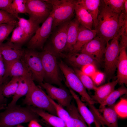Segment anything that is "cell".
I'll return each instance as SVG.
<instances>
[{
  "instance_id": "46",
  "label": "cell",
  "mask_w": 127,
  "mask_h": 127,
  "mask_svg": "<svg viewBox=\"0 0 127 127\" xmlns=\"http://www.w3.org/2000/svg\"><path fill=\"white\" fill-rule=\"evenodd\" d=\"M4 81H1V80H0V84L1 83L4 82Z\"/></svg>"
},
{
  "instance_id": "2",
  "label": "cell",
  "mask_w": 127,
  "mask_h": 127,
  "mask_svg": "<svg viewBox=\"0 0 127 127\" xmlns=\"http://www.w3.org/2000/svg\"><path fill=\"white\" fill-rule=\"evenodd\" d=\"M38 116L29 106L23 107L16 104L6 106L0 112V127H12L33 119L38 121Z\"/></svg>"
},
{
  "instance_id": "44",
  "label": "cell",
  "mask_w": 127,
  "mask_h": 127,
  "mask_svg": "<svg viewBox=\"0 0 127 127\" xmlns=\"http://www.w3.org/2000/svg\"><path fill=\"white\" fill-rule=\"evenodd\" d=\"M16 127H24L22 125H17V126Z\"/></svg>"
},
{
  "instance_id": "45",
  "label": "cell",
  "mask_w": 127,
  "mask_h": 127,
  "mask_svg": "<svg viewBox=\"0 0 127 127\" xmlns=\"http://www.w3.org/2000/svg\"><path fill=\"white\" fill-rule=\"evenodd\" d=\"M3 59L2 56L1 55L0 53V60Z\"/></svg>"
},
{
  "instance_id": "42",
  "label": "cell",
  "mask_w": 127,
  "mask_h": 127,
  "mask_svg": "<svg viewBox=\"0 0 127 127\" xmlns=\"http://www.w3.org/2000/svg\"><path fill=\"white\" fill-rule=\"evenodd\" d=\"M28 127H43L36 120L33 119L29 122Z\"/></svg>"
},
{
  "instance_id": "38",
  "label": "cell",
  "mask_w": 127,
  "mask_h": 127,
  "mask_svg": "<svg viewBox=\"0 0 127 127\" xmlns=\"http://www.w3.org/2000/svg\"><path fill=\"white\" fill-rule=\"evenodd\" d=\"M91 77L95 85L98 86L103 81L104 75L103 73L97 71Z\"/></svg>"
},
{
  "instance_id": "26",
  "label": "cell",
  "mask_w": 127,
  "mask_h": 127,
  "mask_svg": "<svg viewBox=\"0 0 127 127\" xmlns=\"http://www.w3.org/2000/svg\"><path fill=\"white\" fill-rule=\"evenodd\" d=\"M101 110L103 112L102 116L104 125L108 127H119L118 116L114 109L105 107Z\"/></svg>"
},
{
  "instance_id": "27",
  "label": "cell",
  "mask_w": 127,
  "mask_h": 127,
  "mask_svg": "<svg viewBox=\"0 0 127 127\" xmlns=\"http://www.w3.org/2000/svg\"><path fill=\"white\" fill-rule=\"evenodd\" d=\"M127 93V88L124 85H122L121 86L114 90L109 95L104 102L100 105L99 108L101 109L106 106L112 105L119 97Z\"/></svg>"
},
{
  "instance_id": "18",
  "label": "cell",
  "mask_w": 127,
  "mask_h": 127,
  "mask_svg": "<svg viewBox=\"0 0 127 127\" xmlns=\"http://www.w3.org/2000/svg\"><path fill=\"white\" fill-rule=\"evenodd\" d=\"M126 47H120V51L117 63V79L120 85L127 84V54Z\"/></svg>"
},
{
  "instance_id": "13",
  "label": "cell",
  "mask_w": 127,
  "mask_h": 127,
  "mask_svg": "<svg viewBox=\"0 0 127 127\" xmlns=\"http://www.w3.org/2000/svg\"><path fill=\"white\" fill-rule=\"evenodd\" d=\"M40 84L45 90L50 98L57 101L63 107H66L71 104L73 98L70 91L62 87H55L48 83H43Z\"/></svg>"
},
{
  "instance_id": "10",
  "label": "cell",
  "mask_w": 127,
  "mask_h": 127,
  "mask_svg": "<svg viewBox=\"0 0 127 127\" xmlns=\"http://www.w3.org/2000/svg\"><path fill=\"white\" fill-rule=\"evenodd\" d=\"M111 40L107 45L104 54V71L109 77L113 75L117 68L120 48L118 37H116Z\"/></svg>"
},
{
  "instance_id": "4",
  "label": "cell",
  "mask_w": 127,
  "mask_h": 127,
  "mask_svg": "<svg viewBox=\"0 0 127 127\" xmlns=\"http://www.w3.org/2000/svg\"><path fill=\"white\" fill-rule=\"evenodd\" d=\"M46 78L50 82L59 86L61 85L62 80L60 75L56 57L57 55L51 46L48 45L39 52Z\"/></svg>"
},
{
  "instance_id": "30",
  "label": "cell",
  "mask_w": 127,
  "mask_h": 127,
  "mask_svg": "<svg viewBox=\"0 0 127 127\" xmlns=\"http://www.w3.org/2000/svg\"><path fill=\"white\" fill-rule=\"evenodd\" d=\"M26 0H13L10 8L13 16L17 19L20 13H27Z\"/></svg>"
},
{
  "instance_id": "33",
  "label": "cell",
  "mask_w": 127,
  "mask_h": 127,
  "mask_svg": "<svg viewBox=\"0 0 127 127\" xmlns=\"http://www.w3.org/2000/svg\"><path fill=\"white\" fill-rule=\"evenodd\" d=\"M114 109L118 117L121 118H126L127 117V100L122 98L115 106Z\"/></svg>"
},
{
  "instance_id": "22",
  "label": "cell",
  "mask_w": 127,
  "mask_h": 127,
  "mask_svg": "<svg viewBox=\"0 0 127 127\" xmlns=\"http://www.w3.org/2000/svg\"><path fill=\"white\" fill-rule=\"evenodd\" d=\"M75 11L76 18L80 25L90 30H92L93 25L92 18L86 9L77 2L75 6Z\"/></svg>"
},
{
  "instance_id": "6",
  "label": "cell",
  "mask_w": 127,
  "mask_h": 127,
  "mask_svg": "<svg viewBox=\"0 0 127 127\" xmlns=\"http://www.w3.org/2000/svg\"><path fill=\"white\" fill-rule=\"evenodd\" d=\"M58 65L64 76L67 85L69 88L78 93L90 108L93 107L94 106V104L96 103L87 93L74 70L62 61L60 62Z\"/></svg>"
},
{
  "instance_id": "19",
  "label": "cell",
  "mask_w": 127,
  "mask_h": 127,
  "mask_svg": "<svg viewBox=\"0 0 127 127\" xmlns=\"http://www.w3.org/2000/svg\"><path fill=\"white\" fill-rule=\"evenodd\" d=\"M118 83L117 79L109 82L98 87L94 90V94L91 96L92 99L96 103L101 104L109 95L115 90Z\"/></svg>"
},
{
  "instance_id": "16",
  "label": "cell",
  "mask_w": 127,
  "mask_h": 127,
  "mask_svg": "<svg viewBox=\"0 0 127 127\" xmlns=\"http://www.w3.org/2000/svg\"><path fill=\"white\" fill-rule=\"evenodd\" d=\"M96 35V30H90L80 24L76 42L71 51L68 53H77L80 51L83 47Z\"/></svg>"
},
{
  "instance_id": "25",
  "label": "cell",
  "mask_w": 127,
  "mask_h": 127,
  "mask_svg": "<svg viewBox=\"0 0 127 127\" xmlns=\"http://www.w3.org/2000/svg\"><path fill=\"white\" fill-rule=\"evenodd\" d=\"M17 19V25L22 29L29 38H31L40 27L39 24L29 19H26L19 16Z\"/></svg>"
},
{
  "instance_id": "31",
  "label": "cell",
  "mask_w": 127,
  "mask_h": 127,
  "mask_svg": "<svg viewBox=\"0 0 127 127\" xmlns=\"http://www.w3.org/2000/svg\"><path fill=\"white\" fill-rule=\"evenodd\" d=\"M74 70L83 85L88 90H95L97 87L91 78L83 73L78 68H74Z\"/></svg>"
},
{
  "instance_id": "12",
  "label": "cell",
  "mask_w": 127,
  "mask_h": 127,
  "mask_svg": "<svg viewBox=\"0 0 127 127\" xmlns=\"http://www.w3.org/2000/svg\"><path fill=\"white\" fill-rule=\"evenodd\" d=\"M69 20L57 27L51 36V45L57 56L64 52L67 42V32Z\"/></svg>"
},
{
  "instance_id": "17",
  "label": "cell",
  "mask_w": 127,
  "mask_h": 127,
  "mask_svg": "<svg viewBox=\"0 0 127 127\" xmlns=\"http://www.w3.org/2000/svg\"><path fill=\"white\" fill-rule=\"evenodd\" d=\"M74 68H81L82 66L89 64H95L96 61L89 55L81 53H62L60 55Z\"/></svg>"
},
{
  "instance_id": "43",
  "label": "cell",
  "mask_w": 127,
  "mask_h": 127,
  "mask_svg": "<svg viewBox=\"0 0 127 127\" xmlns=\"http://www.w3.org/2000/svg\"><path fill=\"white\" fill-rule=\"evenodd\" d=\"M123 12L126 15H127V0H125L124 5Z\"/></svg>"
},
{
  "instance_id": "24",
  "label": "cell",
  "mask_w": 127,
  "mask_h": 127,
  "mask_svg": "<svg viewBox=\"0 0 127 127\" xmlns=\"http://www.w3.org/2000/svg\"><path fill=\"white\" fill-rule=\"evenodd\" d=\"M29 75H29L20 77L16 91L13 96L12 100L8 104L7 107H11L15 105L20 98L27 94L29 89L28 77Z\"/></svg>"
},
{
  "instance_id": "1",
  "label": "cell",
  "mask_w": 127,
  "mask_h": 127,
  "mask_svg": "<svg viewBox=\"0 0 127 127\" xmlns=\"http://www.w3.org/2000/svg\"><path fill=\"white\" fill-rule=\"evenodd\" d=\"M120 14L113 11L101 0L96 30L97 36L104 39L107 45L117 37L120 29Z\"/></svg>"
},
{
  "instance_id": "15",
  "label": "cell",
  "mask_w": 127,
  "mask_h": 127,
  "mask_svg": "<svg viewBox=\"0 0 127 127\" xmlns=\"http://www.w3.org/2000/svg\"><path fill=\"white\" fill-rule=\"evenodd\" d=\"M4 63L5 72L3 78L4 79L8 76L20 77L29 75L21 59Z\"/></svg>"
},
{
  "instance_id": "37",
  "label": "cell",
  "mask_w": 127,
  "mask_h": 127,
  "mask_svg": "<svg viewBox=\"0 0 127 127\" xmlns=\"http://www.w3.org/2000/svg\"><path fill=\"white\" fill-rule=\"evenodd\" d=\"M80 68L83 73L90 77L97 71L95 64H94L85 65Z\"/></svg>"
},
{
  "instance_id": "41",
  "label": "cell",
  "mask_w": 127,
  "mask_h": 127,
  "mask_svg": "<svg viewBox=\"0 0 127 127\" xmlns=\"http://www.w3.org/2000/svg\"><path fill=\"white\" fill-rule=\"evenodd\" d=\"M5 72V68L3 59L0 60V80L4 81L3 78Z\"/></svg>"
},
{
  "instance_id": "23",
  "label": "cell",
  "mask_w": 127,
  "mask_h": 127,
  "mask_svg": "<svg viewBox=\"0 0 127 127\" xmlns=\"http://www.w3.org/2000/svg\"><path fill=\"white\" fill-rule=\"evenodd\" d=\"M101 0H77V3L82 5L91 16L93 25L96 29L97 25V18Z\"/></svg>"
},
{
  "instance_id": "20",
  "label": "cell",
  "mask_w": 127,
  "mask_h": 127,
  "mask_svg": "<svg viewBox=\"0 0 127 127\" xmlns=\"http://www.w3.org/2000/svg\"><path fill=\"white\" fill-rule=\"evenodd\" d=\"M66 108L70 116L69 119L65 122L67 127H88L73 101Z\"/></svg>"
},
{
  "instance_id": "35",
  "label": "cell",
  "mask_w": 127,
  "mask_h": 127,
  "mask_svg": "<svg viewBox=\"0 0 127 127\" xmlns=\"http://www.w3.org/2000/svg\"><path fill=\"white\" fill-rule=\"evenodd\" d=\"M17 19L7 12L0 10V25L6 24L15 26L17 25Z\"/></svg>"
},
{
  "instance_id": "40",
  "label": "cell",
  "mask_w": 127,
  "mask_h": 127,
  "mask_svg": "<svg viewBox=\"0 0 127 127\" xmlns=\"http://www.w3.org/2000/svg\"><path fill=\"white\" fill-rule=\"evenodd\" d=\"M7 83L4 82L0 84V104H6V99L3 96L2 92L3 88Z\"/></svg>"
},
{
  "instance_id": "28",
  "label": "cell",
  "mask_w": 127,
  "mask_h": 127,
  "mask_svg": "<svg viewBox=\"0 0 127 127\" xmlns=\"http://www.w3.org/2000/svg\"><path fill=\"white\" fill-rule=\"evenodd\" d=\"M29 39L22 29L17 25L13 29L9 41L16 45L21 47Z\"/></svg>"
},
{
  "instance_id": "34",
  "label": "cell",
  "mask_w": 127,
  "mask_h": 127,
  "mask_svg": "<svg viewBox=\"0 0 127 127\" xmlns=\"http://www.w3.org/2000/svg\"><path fill=\"white\" fill-rule=\"evenodd\" d=\"M48 97L50 101L55 110L57 116L66 122L70 117L68 112L59 104L56 102L49 96Z\"/></svg>"
},
{
  "instance_id": "39",
  "label": "cell",
  "mask_w": 127,
  "mask_h": 127,
  "mask_svg": "<svg viewBox=\"0 0 127 127\" xmlns=\"http://www.w3.org/2000/svg\"><path fill=\"white\" fill-rule=\"evenodd\" d=\"M12 0H0V10L5 11L13 16L10 8L11 5Z\"/></svg>"
},
{
  "instance_id": "11",
  "label": "cell",
  "mask_w": 127,
  "mask_h": 127,
  "mask_svg": "<svg viewBox=\"0 0 127 127\" xmlns=\"http://www.w3.org/2000/svg\"><path fill=\"white\" fill-rule=\"evenodd\" d=\"M107 45L104 39L96 35L83 47L81 53L89 55L95 61L100 63L102 60Z\"/></svg>"
},
{
  "instance_id": "8",
  "label": "cell",
  "mask_w": 127,
  "mask_h": 127,
  "mask_svg": "<svg viewBox=\"0 0 127 127\" xmlns=\"http://www.w3.org/2000/svg\"><path fill=\"white\" fill-rule=\"evenodd\" d=\"M26 4L29 19L39 24L47 19L52 9L51 4L44 0H26Z\"/></svg>"
},
{
  "instance_id": "36",
  "label": "cell",
  "mask_w": 127,
  "mask_h": 127,
  "mask_svg": "<svg viewBox=\"0 0 127 127\" xmlns=\"http://www.w3.org/2000/svg\"><path fill=\"white\" fill-rule=\"evenodd\" d=\"M16 26L6 24L0 25V44L3 43Z\"/></svg>"
},
{
  "instance_id": "32",
  "label": "cell",
  "mask_w": 127,
  "mask_h": 127,
  "mask_svg": "<svg viewBox=\"0 0 127 127\" xmlns=\"http://www.w3.org/2000/svg\"><path fill=\"white\" fill-rule=\"evenodd\" d=\"M104 3L112 11L119 14L123 12L125 0H104Z\"/></svg>"
},
{
  "instance_id": "7",
  "label": "cell",
  "mask_w": 127,
  "mask_h": 127,
  "mask_svg": "<svg viewBox=\"0 0 127 127\" xmlns=\"http://www.w3.org/2000/svg\"><path fill=\"white\" fill-rule=\"evenodd\" d=\"M21 59L33 80L40 84L42 83L45 74L39 52L35 49L28 48L24 50Z\"/></svg>"
},
{
  "instance_id": "5",
  "label": "cell",
  "mask_w": 127,
  "mask_h": 127,
  "mask_svg": "<svg viewBox=\"0 0 127 127\" xmlns=\"http://www.w3.org/2000/svg\"><path fill=\"white\" fill-rule=\"evenodd\" d=\"M52 7L53 20L52 31L59 25L71 20L73 17L77 0H44Z\"/></svg>"
},
{
  "instance_id": "21",
  "label": "cell",
  "mask_w": 127,
  "mask_h": 127,
  "mask_svg": "<svg viewBox=\"0 0 127 127\" xmlns=\"http://www.w3.org/2000/svg\"><path fill=\"white\" fill-rule=\"evenodd\" d=\"M80 24L75 18L71 20L68 26L67 44L64 52H71L75 44L77 38Z\"/></svg>"
},
{
  "instance_id": "3",
  "label": "cell",
  "mask_w": 127,
  "mask_h": 127,
  "mask_svg": "<svg viewBox=\"0 0 127 127\" xmlns=\"http://www.w3.org/2000/svg\"><path fill=\"white\" fill-rule=\"evenodd\" d=\"M29 89L23 101V103L42 109L57 116L55 110L49 100L48 96L40 87L37 86L30 75L28 77Z\"/></svg>"
},
{
  "instance_id": "29",
  "label": "cell",
  "mask_w": 127,
  "mask_h": 127,
  "mask_svg": "<svg viewBox=\"0 0 127 127\" xmlns=\"http://www.w3.org/2000/svg\"><path fill=\"white\" fill-rule=\"evenodd\" d=\"M20 77H12L11 80L5 84L2 92L5 97H8L14 95L18 85Z\"/></svg>"
},
{
  "instance_id": "9",
  "label": "cell",
  "mask_w": 127,
  "mask_h": 127,
  "mask_svg": "<svg viewBox=\"0 0 127 127\" xmlns=\"http://www.w3.org/2000/svg\"><path fill=\"white\" fill-rule=\"evenodd\" d=\"M53 18L52 10L49 16L30 39L27 44L28 49L43 50L44 44L52 31Z\"/></svg>"
},
{
  "instance_id": "14",
  "label": "cell",
  "mask_w": 127,
  "mask_h": 127,
  "mask_svg": "<svg viewBox=\"0 0 127 127\" xmlns=\"http://www.w3.org/2000/svg\"><path fill=\"white\" fill-rule=\"evenodd\" d=\"M24 50L21 47L16 45L8 41L0 44V53L2 55L4 62L21 59Z\"/></svg>"
}]
</instances>
